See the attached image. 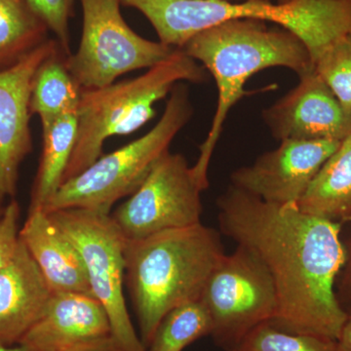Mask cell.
<instances>
[{
	"label": "cell",
	"mask_w": 351,
	"mask_h": 351,
	"mask_svg": "<svg viewBox=\"0 0 351 351\" xmlns=\"http://www.w3.org/2000/svg\"><path fill=\"white\" fill-rule=\"evenodd\" d=\"M218 208L221 232L255 252L274 279L277 311L270 322L337 341L348 317L336 294L345 261L343 226L233 186L219 196Z\"/></svg>",
	"instance_id": "cell-1"
},
{
	"label": "cell",
	"mask_w": 351,
	"mask_h": 351,
	"mask_svg": "<svg viewBox=\"0 0 351 351\" xmlns=\"http://www.w3.org/2000/svg\"><path fill=\"white\" fill-rule=\"evenodd\" d=\"M207 69L216 82L218 104L211 129L193 166L203 189L209 186L208 168L223 124L232 107L247 93L245 85L258 71L282 66L301 76L314 69L311 53L292 32L253 19L228 21L189 39L181 48Z\"/></svg>",
	"instance_id": "cell-2"
},
{
	"label": "cell",
	"mask_w": 351,
	"mask_h": 351,
	"mask_svg": "<svg viewBox=\"0 0 351 351\" xmlns=\"http://www.w3.org/2000/svg\"><path fill=\"white\" fill-rule=\"evenodd\" d=\"M125 281L145 348L171 309L199 300L225 256L214 228L199 223L126 240Z\"/></svg>",
	"instance_id": "cell-3"
},
{
	"label": "cell",
	"mask_w": 351,
	"mask_h": 351,
	"mask_svg": "<svg viewBox=\"0 0 351 351\" xmlns=\"http://www.w3.org/2000/svg\"><path fill=\"white\" fill-rule=\"evenodd\" d=\"M205 69L182 49L144 75L98 89H82L77 112V137L64 181L80 175L103 156L106 140L128 135L156 115L154 106L178 83L206 80Z\"/></svg>",
	"instance_id": "cell-4"
},
{
	"label": "cell",
	"mask_w": 351,
	"mask_h": 351,
	"mask_svg": "<svg viewBox=\"0 0 351 351\" xmlns=\"http://www.w3.org/2000/svg\"><path fill=\"white\" fill-rule=\"evenodd\" d=\"M193 110L188 88L178 83L162 117L143 137L99 157L80 175L63 182L44 210L85 209L110 215L115 202L132 195L154 164L169 152L171 143L188 124Z\"/></svg>",
	"instance_id": "cell-5"
},
{
	"label": "cell",
	"mask_w": 351,
	"mask_h": 351,
	"mask_svg": "<svg viewBox=\"0 0 351 351\" xmlns=\"http://www.w3.org/2000/svg\"><path fill=\"white\" fill-rule=\"evenodd\" d=\"M48 214L82 255L92 295L107 311L119 350L147 351L132 324L124 298L126 239L110 215L85 209Z\"/></svg>",
	"instance_id": "cell-6"
},
{
	"label": "cell",
	"mask_w": 351,
	"mask_h": 351,
	"mask_svg": "<svg viewBox=\"0 0 351 351\" xmlns=\"http://www.w3.org/2000/svg\"><path fill=\"white\" fill-rule=\"evenodd\" d=\"M83 27L80 47L66 58V68L82 89H98L117 77L151 69L176 48L147 40L126 24L120 0H80Z\"/></svg>",
	"instance_id": "cell-7"
},
{
	"label": "cell",
	"mask_w": 351,
	"mask_h": 351,
	"mask_svg": "<svg viewBox=\"0 0 351 351\" xmlns=\"http://www.w3.org/2000/svg\"><path fill=\"white\" fill-rule=\"evenodd\" d=\"M200 300L211 316V336L226 351L258 325L274 320L277 311L276 289L269 269L243 245L221 258Z\"/></svg>",
	"instance_id": "cell-8"
},
{
	"label": "cell",
	"mask_w": 351,
	"mask_h": 351,
	"mask_svg": "<svg viewBox=\"0 0 351 351\" xmlns=\"http://www.w3.org/2000/svg\"><path fill=\"white\" fill-rule=\"evenodd\" d=\"M182 18L193 36L232 20L274 23L301 39L314 63L331 44L351 32V0H294L285 4L270 0H186Z\"/></svg>",
	"instance_id": "cell-9"
},
{
	"label": "cell",
	"mask_w": 351,
	"mask_h": 351,
	"mask_svg": "<svg viewBox=\"0 0 351 351\" xmlns=\"http://www.w3.org/2000/svg\"><path fill=\"white\" fill-rule=\"evenodd\" d=\"M203 191L186 159L167 152L140 188L110 217L126 240L199 225Z\"/></svg>",
	"instance_id": "cell-10"
},
{
	"label": "cell",
	"mask_w": 351,
	"mask_h": 351,
	"mask_svg": "<svg viewBox=\"0 0 351 351\" xmlns=\"http://www.w3.org/2000/svg\"><path fill=\"white\" fill-rule=\"evenodd\" d=\"M341 142L285 140L232 173V186L272 204H299Z\"/></svg>",
	"instance_id": "cell-11"
},
{
	"label": "cell",
	"mask_w": 351,
	"mask_h": 351,
	"mask_svg": "<svg viewBox=\"0 0 351 351\" xmlns=\"http://www.w3.org/2000/svg\"><path fill=\"white\" fill-rule=\"evenodd\" d=\"M59 48L57 39H47L17 64L0 71V206L15 196L21 164L32 151V78L44 60Z\"/></svg>",
	"instance_id": "cell-12"
},
{
	"label": "cell",
	"mask_w": 351,
	"mask_h": 351,
	"mask_svg": "<svg viewBox=\"0 0 351 351\" xmlns=\"http://www.w3.org/2000/svg\"><path fill=\"white\" fill-rule=\"evenodd\" d=\"M299 77L297 86L263 110V119L272 136L280 142H343L351 134V112L315 69Z\"/></svg>",
	"instance_id": "cell-13"
},
{
	"label": "cell",
	"mask_w": 351,
	"mask_h": 351,
	"mask_svg": "<svg viewBox=\"0 0 351 351\" xmlns=\"http://www.w3.org/2000/svg\"><path fill=\"white\" fill-rule=\"evenodd\" d=\"M108 337H112L110 318L93 295L52 292L20 345L32 351H61Z\"/></svg>",
	"instance_id": "cell-14"
},
{
	"label": "cell",
	"mask_w": 351,
	"mask_h": 351,
	"mask_svg": "<svg viewBox=\"0 0 351 351\" xmlns=\"http://www.w3.org/2000/svg\"><path fill=\"white\" fill-rule=\"evenodd\" d=\"M19 235L51 292L93 295L82 255L43 208L29 209Z\"/></svg>",
	"instance_id": "cell-15"
},
{
	"label": "cell",
	"mask_w": 351,
	"mask_h": 351,
	"mask_svg": "<svg viewBox=\"0 0 351 351\" xmlns=\"http://www.w3.org/2000/svg\"><path fill=\"white\" fill-rule=\"evenodd\" d=\"M51 293L20 239L15 255L0 269V343H20L40 317Z\"/></svg>",
	"instance_id": "cell-16"
},
{
	"label": "cell",
	"mask_w": 351,
	"mask_h": 351,
	"mask_svg": "<svg viewBox=\"0 0 351 351\" xmlns=\"http://www.w3.org/2000/svg\"><path fill=\"white\" fill-rule=\"evenodd\" d=\"M298 206L341 226L351 225V134L321 168Z\"/></svg>",
	"instance_id": "cell-17"
},
{
	"label": "cell",
	"mask_w": 351,
	"mask_h": 351,
	"mask_svg": "<svg viewBox=\"0 0 351 351\" xmlns=\"http://www.w3.org/2000/svg\"><path fill=\"white\" fill-rule=\"evenodd\" d=\"M61 48L46 58L32 78L29 110L43 126L62 115L77 112L82 89L71 75Z\"/></svg>",
	"instance_id": "cell-18"
},
{
	"label": "cell",
	"mask_w": 351,
	"mask_h": 351,
	"mask_svg": "<svg viewBox=\"0 0 351 351\" xmlns=\"http://www.w3.org/2000/svg\"><path fill=\"white\" fill-rule=\"evenodd\" d=\"M77 137L76 112L62 115L43 127V152L31 193L29 209L47 205L63 184Z\"/></svg>",
	"instance_id": "cell-19"
},
{
	"label": "cell",
	"mask_w": 351,
	"mask_h": 351,
	"mask_svg": "<svg viewBox=\"0 0 351 351\" xmlns=\"http://www.w3.org/2000/svg\"><path fill=\"white\" fill-rule=\"evenodd\" d=\"M48 32L25 0H0V71L45 43Z\"/></svg>",
	"instance_id": "cell-20"
},
{
	"label": "cell",
	"mask_w": 351,
	"mask_h": 351,
	"mask_svg": "<svg viewBox=\"0 0 351 351\" xmlns=\"http://www.w3.org/2000/svg\"><path fill=\"white\" fill-rule=\"evenodd\" d=\"M212 331L211 316L203 302L199 299L184 302L164 316L147 351H182Z\"/></svg>",
	"instance_id": "cell-21"
},
{
	"label": "cell",
	"mask_w": 351,
	"mask_h": 351,
	"mask_svg": "<svg viewBox=\"0 0 351 351\" xmlns=\"http://www.w3.org/2000/svg\"><path fill=\"white\" fill-rule=\"evenodd\" d=\"M230 351H339L335 339L293 332L265 322L252 330Z\"/></svg>",
	"instance_id": "cell-22"
},
{
	"label": "cell",
	"mask_w": 351,
	"mask_h": 351,
	"mask_svg": "<svg viewBox=\"0 0 351 351\" xmlns=\"http://www.w3.org/2000/svg\"><path fill=\"white\" fill-rule=\"evenodd\" d=\"M313 66L321 80L351 112V32L331 44Z\"/></svg>",
	"instance_id": "cell-23"
},
{
	"label": "cell",
	"mask_w": 351,
	"mask_h": 351,
	"mask_svg": "<svg viewBox=\"0 0 351 351\" xmlns=\"http://www.w3.org/2000/svg\"><path fill=\"white\" fill-rule=\"evenodd\" d=\"M34 12L54 32L62 51L66 57L69 50V22L73 15L75 0H25Z\"/></svg>",
	"instance_id": "cell-24"
},
{
	"label": "cell",
	"mask_w": 351,
	"mask_h": 351,
	"mask_svg": "<svg viewBox=\"0 0 351 351\" xmlns=\"http://www.w3.org/2000/svg\"><path fill=\"white\" fill-rule=\"evenodd\" d=\"M19 203L11 200L0 217V269L10 262L20 243Z\"/></svg>",
	"instance_id": "cell-25"
},
{
	"label": "cell",
	"mask_w": 351,
	"mask_h": 351,
	"mask_svg": "<svg viewBox=\"0 0 351 351\" xmlns=\"http://www.w3.org/2000/svg\"><path fill=\"white\" fill-rule=\"evenodd\" d=\"M345 261L336 282V294L339 302L346 311L351 308V230L343 240Z\"/></svg>",
	"instance_id": "cell-26"
},
{
	"label": "cell",
	"mask_w": 351,
	"mask_h": 351,
	"mask_svg": "<svg viewBox=\"0 0 351 351\" xmlns=\"http://www.w3.org/2000/svg\"><path fill=\"white\" fill-rule=\"evenodd\" d=\"M61 351H119L112 337L97 339Z\"/></svg>",
	"instance_id": "cell-27"
},
{
	"label": "cell",
	"mask_w": 351,
	"mask_h": 351,
	"mask_svg": "<svg viewBox=\"0 0 351 351\" xmlns=\"http://www.w3.org/2000/svg\"><path fill=\"white\" fill-rule=\"evenodd\" d=\"M346 311H348V317L337 339L339 351H351V308Z\"/></svg>",
	"instance_id": "cell-28"
},
{
	"label": "cell",
	"mask_w": 351,
	"mask_h": 351,
	"mask_svg": "<svg viewBox=\"0 0 351 351\" xmlns=\"http://www.w3.org/2000/svg\"><path fill=\"white\" fill-rule=\"evenodd\" d=\"M0 351H32L27 348V346L20 345H4V343H0Z\"/></svg>",
	"instance_id": "cell-29"
},
{
	"label": "cell",
	"mask_w": 351,
	"mask_h": 351,
	"mask_svg": "<svg viewBox=\"0 0 351 351\" xmlns=\"http://www.w3.org/2000/svg\"><path fill=\"white\" fill-rule=\"evenodd\" d=\"M294 1V0H277V3L279 4H285L289 3V2Z\"/></svg>",
	"instance_id": "cell-30"
},
{
	"label": "cell",
	"mask_w": 351,
	"mask_h": 351,
	"mask_svg": "<svg viewBox=\"0 0 351 351\" xmlns=\"http://www.w3.org/2000/svg\"><path fill=\"white\" fill-rule=\"evenodd\" d=\"M221 1L239 2V1H246V0H221Z\"/></svg>",
	"instance_id": "cell-31"
},
{
	"label": "cell",
	"mask_w": 351,
	"mask_h": 351,
	"mask_svg": "<svg viewBox=\"0 0 351 351\" xmlns=\"http://www.w3.org/2000/svg\"><path fill=\"white\" fill-rule=\"evenodd\" d=\"M4 207L5 206H0V217H1L2 214H3Z\"/></svg>",
	"instance_id": "cell-32"
}]
</instances>
